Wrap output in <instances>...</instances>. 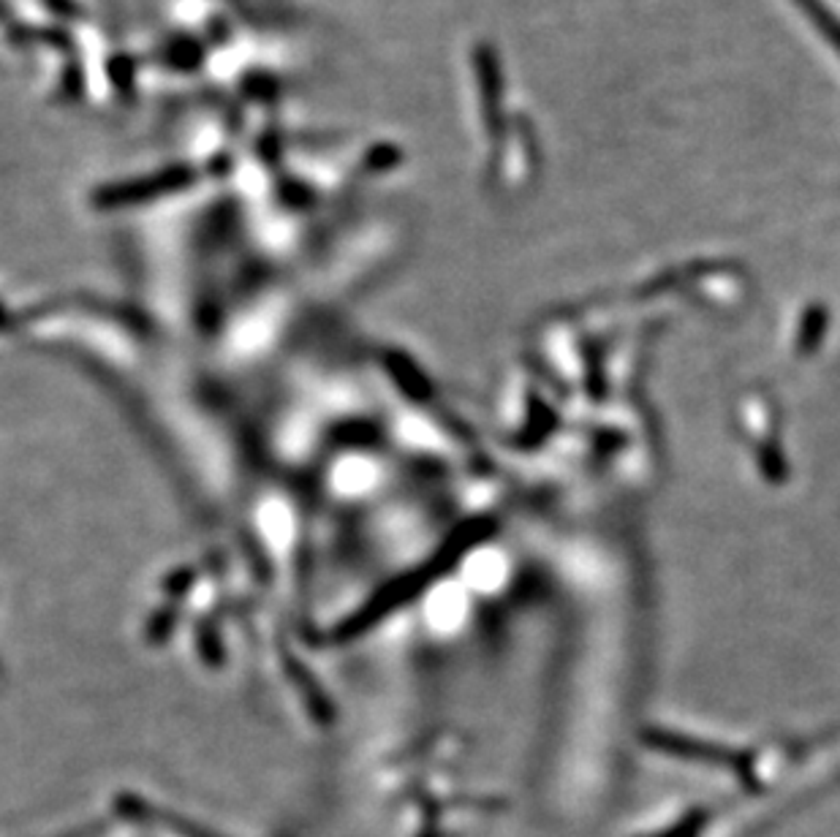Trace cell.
Wrapping results in <instances>:
<instances>
[{
	"label": "cell",
	"mask_w": 840,
	"mask_h": 837,
	"mask_svg": "<svg viewBox=\"0 0 840 837\" xmlns=\"http://www.w3.org/2000/svg\"><path fill=\"white\" fill-rule=\"evenodd\" d=\"M797 9L802 11V14L808 17V20L813 22V28L819 30L821 36H824L827 41H830L832 47H836V52L840 54V20L836 14H832L830 9H827L821 0H794Z\"/></svg>",
	"instance_id": "obj_1"
}]
</instances>
